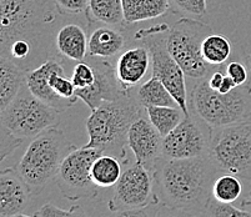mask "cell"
I'll return each instance as SVG.
<instances>
[{"instance_id": "cell-25", "label": "cell", "mask_w": 251, "mask_h": 217, "mask_svg": "<svg viewBox=\"0 0 251 217\" xmlns=\"http://www.w3.org/2000/svg\"><path fill=\"white\" fill-rule=\"evenodd\" d=\"M232 44L229 39L220 34H210L204 39L201 52L205 61L213 68H221L231 56Z\"/></svg>"}, {"instance_id": "cell-12", "label": "cell", "mask_w": 251, "mask_h": 217, "mask_svg": "<svg viewBox=\"0 0 251 217\" xmlns=\"http://www.w3.org/2000/svg\"><path fill=\"white\" fill-rule=\"evenodd\" d=\"M160 203L155 191L154 173L138 161L127 162L108 202L110 212L143 209Z\"/></svg>"}, {"instance_id": "cell-14", "label": "cell", "mask_w": 251, "mask_h": 217, "mask_svg": "<svg viewBox=\"0 0 251 217\" xmlns=\"http://www.w3.org/2000/svg\"><path fill=\"white\" fill-rule=\"evenodd\" d=\"M164 138L151 124L144 110L136 118L127 135V146L135 156V160L145 169L154 173L156 165L163 159Z\"/></svg>"}, {"instance_id": "cell-17", "label": "cell", "mask_w": 251, "mask_h": 217, "mask_svg": "<svg viewBox=\"0 0 251 217\" xmlns=\"http://www.w3.org/2000/svg\"><path fill=\"white\" fill-rule=\"evenodd\" d=\"M151 65V55L147 47L139 45L130 48L120 54L115 63V72L119 83L130 91L147 76Z\"/></svg>"}, {"instance_id": "cell-38", "label": "cell", "mask_w": 251, "mask_h": 217, "mask_svg": "<svg viewBox=\"0 0 251 217\" xmlns=\"http://www.w3.org/2000/svg\"><path fill=\"white\" fill-rule=\"evenodd\" d=\"M240 207L244 210H248V211H251V202H246V201H241Z\"/></svg>"}, {"instance_id": "cell-15", "label": "cell", "mask_w": 251, "mask_h": 217, "mask_svg": "<svg viewBox=\"0 0 251 217\" xmlns=\"http://www.w3.org/2000/svg\"><path fill=\"white\" fill-rule=\"evenodd\" d=\"M85 60L93 65L95 72V81L86 89H76V96L83 100L91 111L102 102L111 101L123 96L130 91L125 90L119 83L115 72V64L109 59H99L86 56Z\"/></svg>"}, {"instance_id": "cell-39", "label": "cell", "mask_w": 251, "mask_h": 217, "mask_svg": "<svg viewBox=\"0 0 251 217\" xmlns=\"http://www.w3.org/2000/svg\"><path fill=\"white\" fill-rule=\"evenodd\" d=\"M1 217H36L35 215L34 216H29V215H24L22 212V214H17V215H11V216H1Z\"/></svg>"}, {"instance_id": "cell-28", "label": "cell", "mask_w": 251, "mask_h": 217, "mask_svg": "<svg viewBox=\"0 0 251 217\" xmlns=\"http://www.w3.org/2000/svg\"><path fill=\"white\" fill-rule=\"evenodd\" d=\"M170 11L200 20L207 14V0H170Z\"/></svg>"}, {"instance_id": "cell-9", "label": "cell", "mask_w": 251, "mask_h": 217, "mask_svg": "<svg viewBox=\"0 0 251 217\" xmlns=\"http://www.w3.org/2000/svg\"><path fill=\"white\" fill-rule=\"evenodd\" d=\"M210 157L224 173L251 181V121L213 129Z\"/></svg>"}, {"instance_id": "cell-4", "label": "cell", "mask_w": 251, "mask_h": 217, "mask_svg": "<svg viewBox=\"0 0 251 217\" xmlns=\"http://www.w3.org/2000/svg\"><path fill=\"white\" fill-rule=\"evenodd\" d=\"M59 14L52 0H0V50L25 40L45 54L39 38L49 33Z\"/></svg>"}, {"instance_id": "cell-31", "label": "cell", "mask_w": 251, "mask_h": 217, "mask_svg": "<svg viewBox=\"0 0 251 217\" xmlns=\"http://www.w3.org/2000/svg\"><path fill=\"white\" fill-rule=\"evenodd\" d=\"M72 80L76 89H86L93 85L95 81V72L93 65L88 60L77 63L73 69Z\"/></svg>"}, {"instance_id": "cell-27", "label": "cell", "mask_w": 251, "mask_h": 217, "mask_svg": "<svg viewBox=\"0 0 251 217\" xmlns=\"http://www.w3.org/2000/svg\"><path fill=\"white\" fill-rule=\"evenodd\" d=\"M243 193L240 177L232 173H221L213 186V198L221 203H234Z\"/></svg>"}, {"instance_id": "cell-32", "label": "cell", "mask_w": 251, "mask_h": 217, "mask_svg": "<svg viewBox=\"0 0 251 217\" xmlns=\"http://www.w3.org/2000/svg\"><path fill=\"white\" fill-rule=\"evenodd\" d=\"M59 13L64 15L85 14L89 9V0H52Z\"/></svg>"}, {"instance_id": "cell-33", "label": "cell", "mask_w": 251, "mask_h": 217, "mask_svg": "<svg viewBox=\"0 0 251 217\" xmlns=\"http://www.w3.org/2000/svg\"><path fill=\"white\" fill-rule=\"evenodd\" d=\"M225 72L231 77V80L236 86L245 85L249 81V70L245 63L239 61H230L225 65Z\"/></svg>"}, {"instance_id": "cell-24", "label": "cell", "mask_w": 251, "mask_h": 217, "mask_svg": "<svg viewBox=\"0 0 251 217\" xmlns=\"http://www.w3.org/2000/svg\"><path fill=\"white\" fill-rule=\"evenodd\" d=\"M136 99L143 107L179 106L165 85L157 77L151 76L136 89Z\"/></svg>"}, {"instance_id": "cell-20", "label": "cell", "mask_w": 251, "mask_h": 217, "mask_svg": "<svg viewBox=\"0 0 251 217\" xmlns=\"http://www.w3.org/2000/svg\"><path fill=\"white\" fill-rule=\"evenodd\" d=\"M26 70L0 56V111L10 104L26 84Z\"/></svg>"}, {"instance_id": "cell-3", "label": "cell", "mask_w": 251, "mask_h": 217, "mask_svg": "<svg viewBox=\"0 0 251 217\" xmlns=\"http://www.w3.org/2000/svg\"><path fill=\"white\" fill-rule=\"evenodd\" d=\"M0 114V154L1 160H5L24 141L33 140L39 134L56 125L60 111L38 99L25 84L18 96Z\"/></svg>"}, {"instance_id": "cell-30", "label": "cell", "mask_w": 251, "mask_h": 217, "mask_svg": "<svg viewBox=\"0 0 251 217\" xmlns=\"http://www.w3.org/2000/svg\"><path fill=\"white\" fill-rule=\"evenodd\" d=\"M36 217H89L80 205H73L70 209L63 210L54 203H45L35 212Z\"/></svg>"}, {"instance_id": "cell-10", "label": "cell", "mask_w": 251, "mask_h": 217, "mask_svg": "<svg viewBox=\"0 0 251 217\" xmlns=\"http://www.w3.org/2000/svg\"><path fill=\"white\" fill-rule=\"evenodd\" d=\"M26 86L38 99L55 107L59 111L68 110L79 100L76 86L65 72L58 58H49L26 72Z\"/></svg>"}, {"instance_id": "cell-2", "label": "cell", "mask_w": 251, "mask_h": 217, "mask_svg": "<svg viewBox=\"0 0 251 217\" xmlns=\"http://www.w3.org/2000/svg\"><path fill=\"white\" fill-rule=\"evenodd\" d=\"M145 110L136 99L134 89L111 101H105L91 111L86 120L89 141L86 147L97 148L104 155L119 159L123 164L130 161L126 154L129 130L139 115Z\"/></svg>"}, {"instance_id": "cell-23", "label": "cell", "mask_w": 251, "mask_h": 217, "mask_svg": "<svg viewBox=\"0 0 251 217\" xmlns=\"http://www.w3.org/2000/svg\"><path fill=\"white\" fill-rule=\"evenodd\" d=\"M124 166V164L116 157L102 154L91 166V179L100 189L114 187L122 177Z\"/></svg>"}, {"instance_id": "cell-7", "label": "cell", "mask_w": 251, "mask_h": 217, "mask_svg": "<svg viewBox=\"0 0 251 217\" xmlns=\"http://www.w3.org/2000/svg\"><path fill=\"white\" fill-rule=\"evenodd\" d=\"M210 34H213L210 25L188 17L181 18L169 29L166 39L169 51L185 75L191 79H206L216 70L205 61L201 52L202 42Z\"/></svg>"}, {"instance_id": "cell-22", "label": "cell", "mask_w": 251, "mask_h": 217, "mask_svg": "<svg viewBox=\"0 0 251 217\" xmlns=\"http://www.w3.org/2000/svg\"><path fill=\"white\" fill-rule=\"evenodd\" d=\"M86 18L89 25L100 23L116 28H123L126 25L123 0H89Z\"/></svg>"}, {"instance_id": "cell-26", "label": "cell", "mask_w": 251, "mask_h": 217, "mask_svg": "<svg viewBox=\"0 0 251 217\" xmlns=\"http://www.w3.org/2000/svg\"><path fill=\"white\" fill-rule=\"evenodd\" d=\"M145 110L151 124L163 138L170 134L186 116L179 106H149Z\"/></svg>"}, {"instance_id": "cell-13", "label": "cell", "mask_w": 251, "mask_h": 217, "mask_svg": "<svg viewBox=\"0 0 251 217\" xmlns=\"http://www.w3.org/2000/svg\"><path fill=\"white\" fill-rule=\"evenodd\" d=\"M213 127L190 113L163 140L165 159H194L210 156Z\"/></svg>"}, {"instance_id": "cell-42", "label": "cell", "mask_w": 251, "mask_h": 217, "mask_svg": "<svg viewBox=\"0 0 251 217\" xmlns=\"http://www.w3.org/2000/svg\"><path fill=\"white\" fill-rule=\"evenodd\" d=\"M104 217H110V216H104Z\"/></svg>"}, {"instance_id": "cell-18", "label": "cell", "mask_w": 251, "mask_h": 217, "mask_svg": "<svg viewBox=\"0 0 251 217\" xmlns=\"http://www.w3.org/2000/svg\"><path fill=\"white\" fill-rule=\"evenodd\" d=\"M125 48V36L120 28L111 25H100L89 34L88 56L110 59Z\"/></svg>"}, {"instance_id": "cell-16", "label": "cell", "mask_w": 251, "mask_h": 217, "mask_svg": "<svg viewBox=\"0 0 251 217\" xmlns=\"http://www.w3.org/2000/svg\"><path fill=\"white\" fill-rule=\"evenodd\" d=\"M29 185L17 169H5L0 172V214L1 216L22 214L31 200Z\"/></svg>"}, {"instance_id": "cell-5", "label": "cell", "mask_w": 251, "mask_h": 217, "mask_svg": "<svg viewBox=\"0 0 251 217\" xmlns=\"http://www.w3.org/2000/svg\"><path fill=\"white\" fill-rule=\"evenodd\" d=\"M73 148L75 146L56 125L30 141L18 162L17 170L29 185L33 195H39L51 180L56 179L64 159Z\"/></svg>"}, {"instance_id": "cell-11", "label": "cell", "mask_w": 251, "mask_h": 217, "mask_svg": "<svg viewBox=\"0 0 251 217\" xmlns=\"http://www.w3.org/2000/svg\"><path fill=\"white\" fill-rule=\"evenodd\" d=\"M102 155L93 147L73 148L60 166L56 184L61 195L70 201L93 200L99 196L100 187L95 185L90 175L91 166Z\"/></svg>"}, {"instance_id": "cell-34", "label": "cell", "mask_w": 251, "mask_h": 217, "mask_svg": "<svg viewBox=\"0 0 251 217\" xmlns=\"http://www.w3.org/2000/svg\"><path fill=\"white\" fill-rule=\"evenodd\" d=\"M160 205L161 203H156V205H150L143 209L113 212L110 217H157V211L160 209Z\"/></svg>"}, {"instance_id": "cell-1", "label": "cell", "mask_w": 251, "mask_h": 217, "mask_svg": "<svg viewBox=\"0 0 251 217\" xmlns=\"http://www.w3.org/2000/svg\"><path fill=\"white\" fill-rule=\"evenodd\" d=\"M221 173L210 156L163 157L154 171L155 191L163 206L202 216L213 198L214 182Z\"/></svg>"}, {"instance_id": "cell-21", "label": "cell", "mask_w": 251, "mask_h": 217, "mask_svg": "<svg viewBox=\"0 0 251 217\" xmlns=\"http://www.w3.org/2000/svg\"><path fill=\"white\" fill-rule=\"evenodd\" d=\"M125 24L156 19L170 11V0H123Z\"/></svg>"}, {"instance_id": "cell-19", "label": "cell", "mask_w": 251, "mask_h": 217, "mask_svg": "<svg viewBox=\"0 0 251 217\" xmlns=\"http://www.w3.org/2000/svg\"><path fill=\"white\" fill-rule=\"evenodd\" d=\"M89 36L77 24H65L55 36V48L60 56L80 63L88 56Z\"/></svg>"}, {"instance_id": "cell-37", "label": "cell", "mask_w": 251, "mask_h": 217, "mask_svg": "<svg viewBox=\"0 0 251 217\" xmlns=\"http://www.w3.org/2000/svg\"><path fill=\"white\" fill-rule=\"evenodd\" d=\"M244 63H245L246 68H248V70H249V81H250L249 84L251 85V54L244 59Z\"/></svg>"}, {"instance_id": "cell-6", "label": "cell", "mask_w": 251, "mask_h": 217, "mask_svg": "<svg viewBox=\"0 0 251 217\" xmlns=\"http://www.w3.org/2000/svg\"><path fill=\"white\" fill-rule=\"evenodd\" d=\"M189 107L213 129L243 122L251 118V85L248 83L220 94L210 88L207 77L201 79L193 88Z\"/></svg>"}, {"instance_id": "cell-41", "label": "cell", "mask_w": 251, "mask_h": 217, "mask_svg": "<svg viewBox=\"0 0 251 217\" xmlns=\"http://www.w3.org/2000/svg\"><path fill=\"white\" fill-rule=\"evenodd\" d=\"M199 217H206V216H199Z\"/></svg>"}, {"instance_id": "cell-40", "label": "cell", "mask_w": 251, "mask_h": 217, "mask_svg": "<svg viewBox=\"0 0 251 217\" xmlns=\"http://www.w3.org/2000/svg\"><path fill=\"white\" fill-rule=\"evenodd\" d=\"M243 201H246V202H251V191H250V193H249L248 197H246L245 200H243Z\"/></svg>"}, {"instance_id": "cell-29", "label": "cell", "mask_w": 251, "mask_h": 217, "mask_svg": "<svg viewBox=\"0 0 251 217\" xmlns=\"http://www.w3.org/2000/svg\"><path fill=\"white\" fill-rule=\"evenodd\" d=\"M202 216L206 217H251V211L241 207L232 206V203H221L211 198L206 211Z\"/></svg>"}, {"instance_id": "cell-8", "label": "cell", "mask_w": 251, "mask_h": 217, "mask_svg": "<svg viewBox=\"0 0 251 217\" xmlns=\"http://www.w3.org/2000/svg\"><path fill=\"white\" fill-rule=\"evenodd\" d=\"M169 29L170 28L166 24L156 25L138 31L135 39L150 51L152 76L157 77L168 88L180 109L184 111L185 115H189L191 111L185 81L186 75L168 49L166 39Z\"/></svg>"}, {"instance_id": "cell-35", "label": "cell", "mask_w": 251, "mask_h": 217, "mask_svg": "<svg viewBox=\"0 0 251 217\" xmlns=\"http://www.w3.org/2000/svg\"><path fill=\"white\" fill-rule=\"evenodd\" d=\"M157 217H199L196 215L191 214L188 211H182V210H175L170 209V207H166L160 205V209L157 211Z\"/></svg>"}, {"instance_id": "cell-36", "label": "cell", "mask_w": 251, "mask_h": 217, "mask_svg": "<svg viewBox=\"0 0 251 217\" xmlns=\"http://www.w3.org/2000/svg\"><path fill=\"white\" fill-rule=\"evenodd\" d=\"M236 88V85H235V83L231 80V77L229 76V75H225V77H224V81L223 84H221V86L219 88L218 93L220 94H229L230 91H232L234 89Z\"/></svg>"}]
</instances>
